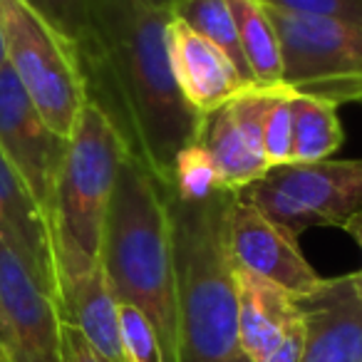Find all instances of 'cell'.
<instances>
[{
	"mask_svg": "<svg viewBox=\"0 0 362 362\" xmlns=\"http://www.w3.org/2000/svg\"><path fill=\"white\" fill-rule=\"evenodd\" d=\"M8 67L55 134L70 139L87 105L77 47L50 28L25 0H0Z\"/></svg>",
	"mask_w": 362,
	"mask_h": 362,
	"instance_id": "obj_5",
	"label": "cell"
},
{
	"mask_svg": "<svg viewBox=\"0 0 362 362\" xmlns=\"http://www.w3.org/2000/svg\"><path fill=\"white\" fill-rule=\"evenodd\" d=\"M0 221L11 228L13 238L21 243L28 256L57 273L45 218L3 151H0Z\"/></svg>",
	"mask_w": 362,
	"mask_h": 362,
	"instance_id": "obj_17",
	"label": "cell"
},
{
	"mask_svg": "<svg viewBox=\"0 0 362 362\" xmlns=\"http://www.w3.org/2000/svg\"><path fill=\"white\" fill-rule=\"evenodd\" d=\"M300 350H303V322L298 320L296 325L288 330V335L283 337V342L266 355L261 362H300Z\"/></svg>",
	"mask_w": 362,
	"mask_h": 362,
	"instance_id": "obj_26",
	"label": "cell"
},
{
	"mask_svg": "<svg viewBox=\"0 0 362 362\" xmlns=\"http://www.w3.org/2000/svg\"><path fill=\"white\" fill-rule=\"evenodd\" d=\"M124 156H129V151L122 136L105 112L87 100L67 139L47 216L60 286L102 263L105 216Z\"/></svg>",
	"mask_w": 362,
	"mask_h": 362,
	"instance_id": "obj_4",
	"label": "cell"
},
{
	"mask_svg": "<svg viewBox=\"0 0 362 362\" xmlns=\"http://www.w3.org/2000/svg\"><path fill=\"white\" fill-rule=\"evenodd\" d=\"M342 228H345V231L350 233L352 241L357 243V248H360V253H362V214H357V216H352L350 221H347ZM350 276H352V283H355L357 296L362 298V268H360V271H355V273H350Z\"/></svg>",
	"mask_w": 362,
	"mask_h": 362,
	"instance_id": "obj_27",
	"label": "cell"
},
{
	"mask_svg": "<svg viewBox=\"0 0 362 362\" xmlns=\"http://www.w3.org/2000/svg\"><path fill=\"white\" fill-rule=\"evenodd\" d=\"M164 192L174 253L179 362H248L238 340V298L226 248V214L236 194L187 204Z\"/></svg>",
	"mask_w": 362,
	"mask_h": 362,
	"instance_id": "obj_2",
	"label": "cell"
},
{
	"mask_svg": "<svg viewBox=\"0 0 362 362\" xmlns=\"http://www.w3.org/2000/svg\"><path fill=\"white\" fill-rule=\"evenodd\" d=\"M67 139L47 127L11 67L0 70V151L18 171L47 223Z\"/></svg>",
	"mask_w": 362,
	"mask_h": 362,
	"instance_id": "obj_9",
	"label": "cell"
},
{
	"mask_svg": "<svg viewBox=\"0 0 362 362\" xmlns=\"http://www.w3.org/2000/svg\"><path fill=\"white\" fill-rule=\"evenodd\" d=\"M236 197L296 238L313 226L342 228L362 214V159L276 166Z\"/></svg>",
	"mask_w": 362,
	"mask_h": 362,
	"instance_id": "obj_7",
	"label": "cell"
},
{
	"mask_svg": "<svg viewBox=\"0 0 362 362\" xmlns=\"http://www.w3.org/2000/svg\"><path fill=\"white\" fill-rule=\"evenodd\" d=\"M25 3L72 45H80L85 40L90 0H25Z\"/></svg>",
	"mask_w": 362,
	"mask_h": 362,
	"instance_id": "obj_23",
	"label": "cell"
},
{
	"mask_svg": "<svg viewBox=\"0 0 362 362\" xmlns=\"http://www.w3.org/2000/svg\"><path fill=\"white\" fill-rule=\"evenodd\" d=\"M263 156L271 169L293 164V112L288 90H283L268 107L263 122Z\"/></svg>",
	"mask_w": 362,
	"mask_h": 362,
	"instance_id": "obj_22",
	"label": "cell"
},
{
	"mask_svg": "<svg viewBox=\"0 0 362 362\" xmlns=\"http://www.w3.org/2000/svg\"><path fill=\"white\" fill-rule=\"evenodd\" d=\"M236 23L238 45L248 62L253 87L278 90L283 87V62L276 28L261 0H226Z\"/></svg>",
	"mask_w": 362,
	"mask_h": 362,
	"instance_id": "obj_16",
	"label": "cell"
},
{
	"mask_svg": "<svg viewBox=\"0 0 362 362\" xmlns=\"http://www.w3.org/2000/svg\"><path fill=\"white\" fill-rule=\"evenodd\" d=\"M0 362H8V355H6V342H3V327H0Z\"/></svg>",
	"mask_w": 362,
	"mask_h": 362,
	"instance_id": "obj_30",
	"label": "cell"
},
{
	"mask_svg": "<svg viewBox=\"0 0 362 362\" xmlns=\"http://www.w3.org/2000/svg\"><path fill=\"white\" fill-rule=\"evenodd\" d=\"M303 322L300 362H362V298L352 276L322 278L296 296Z\"/></svg>",
	"mask_w": 362,
	"mask_h": 362,
	"instance_id": "obj_11",
	"label": "cell"
},
{
	"mask_svg": "<svg viewBox=\"0 0 362 362\" xmlns=\"http://www.w3.org/2000/svg\"><path fill=\"white\" fill-rule=\"evenodd\" d=\"M100 261L117 300L154 325L164 362H179L174 253L161 184L132 156L117 169L102 231Z\"/></svg>",
	"mask_w": 362,
	"mask_h": 362,
	"instance_id": "obj_3",
	"label": "cell"
},
{
	"mask_svg": "<svg viewBox=\"0 0 362 362\" xmlns=\"http://www.w3.org/2000/svg\"><path fill=\"white\" fill-rule=\"evenodd\" d=\"M293 112V164L330 159L345 141L337 107L330 102L291 92Z\"/></svg>",
	"mask_w": 362,
	"mask_h": 362,
	"instance_id": "obj_18",
	"label": "cell"
},
{
	"mask_svg": "<svg viewBox=\"0 0 362 362\" xmlns=\"http://www.w3.org/2000/svg\"><path fill=\"white\" fill-rule=\"evenodd\" d=\"M238 298V340L248 362L271 355L300 320L296 296L251 271L233 266Z\"/></svg>",
	"mask_w": 362,
	"mask_h": 362,
	"instance_id": "obj_13",
	"label": "cell"
},
{
	"mask_svg": "<svg viewBox=\"0 0 362 362\" xmlns=\"http://www.w3.org/2000/svg\"><path fill=\"white\" fill-rule=\"evenodd\" d=\"M144 3L151 8H159V11H171V6H174L176 0H144Z\"/></svg>",
	"mask_w": 362,
	"mask_h": 362,
	"instance_id": "obj_28",
	"label": "cell"
},
{
	"mask_svg": "<svg viewBox=\"0 0 362 362\" xmlns=\"http://www.w3.org/2000/svg\"><path fill=\"white\" fill-rule=\"evenodd\" d=\"M169 13L187 28H192L197 35L211 42L214 47H218L231 60L243 82L253 87L251 70H248V62L241 52V45H238L236 23H233L231 8L226 0H176Z\"/></svg>",
	"mask_w": 362,
	"mask_h": 362,
	"instance_id": "obj_19",
	"label": "cell"
},
{
	"mask_svg": "<svg viewBox=\"0 0 362 362\" xmlns=\"http://www.w3.org/2000/svg\"><path fill=\"white\" fill-rule=\"evenodd\" d=\"M0 327L8 362H65L60 283L0 221Z\"/></svg>",
	"mask_w": 362,
	"mask_h": 362,
	"instance_id": "obj_8",
	"label": "cell"
},
{
	"mask_svg": "<svg viewBox=\"0 0 362 362\" xmlns=\"http://www.w3.org/2000/svg\"><path fill=\"white\" fill-rule=\"evenodd\" d=\"M119 342L124 362H164L154 325L134 305L119 303Z\"/></svg>",
	"mask_w": 362,
	"mask_h": 362,
	"instance_id": "obj_21",
	"label": "cell"
},
{
	"mask_svg": "<svg viewBox=\"0 0 362 362\" xmlns=\"http://www.w3.org/2000/svg\"><path fill=\"white\" fill-rule=\"evenodd\" d=\"M62 347H65V362H107L70 322H65V330H62Z\"/></svg>",
	"mask_w": 362,
	"mask_h": 362,
	"instance_id": "obj_25",
	"label": "cell"
},
{
	"mask_svg": "<svg viewBox=\"0 0 362 362\" xmlns=\"http://www.w3.org/2000/svg\"><path fill=\"white\" fill-rule=\"evenodd\" d=\"M194 141L209 151L218 174H221L223 187L233 194H238L248 184H253L256 179H261L263 174L271 171L266 159L246 144L236 122H233L228 105L202 115L197 139Z\"/></svg>",
	"mask_w": 362,
	"mask_h": 362,
	"instance_id": "obj_15",
	"label": "cell"
},
{
	"mask_svg": "<svg viewBox=\"0 0 362 362\" xmlns=\"http://www.w3.org/2000/svg\"><path fill=\"white\" fill-rule=\"evenodd\" d=\"M8 65V57H6V37H3V23H0V70Z\"/></svg>",
	"mask_w": 362,
	"mask_h": 362,
	"instance_id": "obj_29",
	"label": "cell"
},
{
	"mask_svg": "<svg viewBox=\"0 0 362 362\" xmlns=\"http://www.w3.org/2000/svg\"><path fill=\"white\" fill-rule=\"evenodd\" d=\"M226 248L236 268L256 273L293 296H305L322 281L305 261L298 238L238 197L226 214Z\"/></svg>",
	"mask_w": 362,
	"mask_h": 362,
	"instance_id": "obj_10",
	"label": "cell"
},
{
	"mask_svg": "<svg viewBox=\"0 0 362 362\" xmlns=\"http://www.w3.org/2000/svg\"><path fill=\"white\" fill-rule=\"evenodd\" d=\"M161 189L171 192L181 202L199 204V202H209V199L216 197L226 187H223L221 174H218L209 151L202 144L192 141V144H187L176 154L169 187H161Z\"/></svg>",
	"mask_w": 362,
	"mask_h": 362,
	"instance_id": "obj_20",
	"label": "cell"
},
{
	"mask_svg": "<svg viewBox=\"0 0 362 362\" xmlns=\"http://www.w3.org/2000/svg\"><path fill=\"white\" fill-rule=\"evenodd\" d=\"M261 3L271 8H281V11L288 13L362 23V0H261Z\"/></svg>",
	"mask_w": 362,
	"mask_h": 362,
	"instance_id": "obj_24",
	"label": "cell"
},
{
	"mask_svg": "<svg viewBox=\"0 0 362 362\" xmlns=\"http://www.w3.org/2000/svg\"><path fill=\"white\" fill-rule=\"evenodd\" d=\"M166 45L176 85L189 107L199 115L228 105L233 97L251 87L218 47L197 35L174 16L166 25Z\"/></svg>",
	"mask_w": 362,
	"mask_h": 362,
	"instance_id": "obj_12",
	"label": "cell"
},
{
	"mask_svg": "<svg viewBox=\"0 0 362 362\" xmlns=\"http://www.w3.org/2000/svg\"><path fill=\"white\" fill-rule=\"evenodd\" d=\"M62 315L75 325L107 362H124L119 342V300L102 263L60 286Z\"/></svg>",
	"mask_w": 362,
	"mask_h": 362,
	"instance_id": "obj_14",
	"label": "cell"
},
{
	"mask_svg": "<svg viewBox=\"0 0 362 362\" xmlns=\"http://www.w3.org/2000/svg\"><path fill=\"white\" fill-rule=\"evenodd\" d=\"M276 28L283 87L340 107L362 105V23L303 16L266 6Z\"/></svg>",
	"mask_w": 362,
	"mask_h": 362,
	"instance_id": "obj_6",
	"label": "cell"
},
{
	"mask_svg": "<svg viewBox=\"0 0 362 362\" xmlns=\"http://www.w3.org/2000/svg\"><path fill=\"white\" fill-rule=\"evenodd\" d=\"M169 18L144 0H90L87 35L75 45L87 100L161 187H169L176 154L197 139L202 122L171 70Z\"/></svg>",
	"mask_w": 362,
	"mask_h": 362,
	"instance_id": "obj_1",
	"label": "cell"
}]
</instances>
